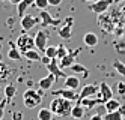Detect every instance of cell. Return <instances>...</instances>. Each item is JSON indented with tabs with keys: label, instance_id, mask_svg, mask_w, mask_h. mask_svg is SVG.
<instances>
[{
	"label": "cell",
	"instance_id": "1",
	"mask_svg": "<svg viewBox=\"0 0 125 120\" xmlns=\"http://www.w3.org/2000/svg\"><path fill=\"white\" fill-rule=\"evenodd\" d=\"M73 102L68 99H63V98H59L56 96L54 99L50 102V110L53 111V114H56L59 117H66V116H71V111H73Z\"/></svg>",
	"mask_w": 125,
	"mask_h": 120
},
{
	"label": "cell",
	"instance_id": "2",
	"mask_svg": "<svg viewBox=\"0 0 125 120\" xmlns=\"http://www.w3.org/2000/svg\"><path fill=\"white\" fill-rule=\"evenodd\" d=\"M23 102H24L26 107L30 108V110L35 108V107H38L42 102V90L38 92L35 89H27L23 93Z\"/></svg>",
	"mask_w": 125,
	"mask_h": 120
},
{
	"label": "cell",
	"instance_id": "3",
	"mask_svg": "<svg viewBox=\"0 0 125 120\" xmlns=\"http://www.w3.org/2000/svg\"><path fill=\"white\" fill-rule=\"evenodd\" d=\"M17 48L21 51V54L27 53L30 50H35V38H32L27 33H21L17 39Z\"/></svg>",
	"mask_w": 125,
	"mask_h": 120
},
{
	"label": "cell",
	"instance_id": "4",
	"mask_svg": "<svg viewBox=\"0 0 125 120\" xmlns=\"http://www.w3.org/2000/svg\"><path fill=\"white\" fill-rule=\"evenodd\" d=\"M73 23H74V18L68 17V18H65V24L62 27H59L57 33L63 41H69L71 36H73Z\"/></svg>",
	"mask_w": 125,
	"mask_h": 120
},
{
	"label": "cell",
	"instance_id": "5",
	"mask_svg": "<svg viewBox=\"0 0 125 120\" xmlns=\"http://www.w3.org/2000/svg\"><path fill=\"white\" fill-rule=\"evenodd\" d=\"M113 3V0H95L94 3L89 5V9H91L92 12L101 15L104 12H107V9L110 8V5Z\"/></svg>",
	"mask_w": 125,
	"mask_h": 120
},
{
	"label": "cell",
	"instance_id": "6",
	"mask_svg": "<svg viewBox=\"0 0 125 120\" xmlns=\"http://www.w3.org/2000/svg\"><path fill=\"white\" fill-rule=\"evenodd\" d=\"M53 96H59V98H63V99H68L71 102H78L80 101V96L75 93L74 90H69V89H60V90H53L51 92Z\"/></svg>",
	"mask_w": 125,
	"mask_h": 120
},
{
	"label": "cell",
	"instance_id": "7",
	"mask_svg": "<svg viewBox=\"0 0 125 120\" xmlns=\"http://www.w3.org/2000/svg\"><path fill=\"white\" fill-rule=\"evenodd\" d=\"M47 41H48V35L44 30H38L36 36H35V47H36V50L45 53V50H47Z\"/></svg>",
	"mask_w": 125,
	"mask_h": 120
},
{
	"label": "cell",
	"instance_id": "8",
	"mask_svg": "<svg viewBox=\"0 0 125 120\" xmlns=\"http://www.w3.org/2000/svg\"><path fill=\"white\" fill-rule=\"evenodd\" d=\"M82 50H83V48H77L75 51H69L66 56L59 62L60 68H62V69H65V68H71V66H73V65L75 63V59H77V56L80 54V51H82Z\"/></svg>",
	"mask_w": 125,
	"mask_h": 120
},
{
	"label": "cell",
	"instance_id": "9",
	"mask_svg": "<svg viewBox=\"0 0 125 120\" xmlns=\"http://www.w3.org/2000/svg\"><path fill=\"white\" fill-rule=\"evenodd\" d=\"M38 21H39V18L33 17V15H29V14H26V15L21 18V21H20V26H21L23 32H29L30 29H33V27L38 24Z\"/></svg>",
	"mask_w": 125,
	"mask_h": 120
},
{
	"label": "cell",
	"instance_id": "10",
	"mask_svg": "<svg viewBox=\"0 0 125 120\" xmlns=\"http://www.w3.org/2000/svg\"><path fill=\"white\" fill-rule=\"evenodd\" d=\"M59 62H60L59 59H53V60H51V63L47 66V69L50 71V74H53V75L56 77V80H57V78H66V74L62 71Z\"/></svg>",
	"mask_w": 125,
	"mask_h": 120
},
{
	"label": "cell",
	"instance_id": "11",
	"mask_svg": "<svg viewBox=\"0 0 125 120\" xmlns=\"http://www.w3.org/2000/svg\"><path fill=\"white\" fill-rule=\"evenodd\" d=\"M100 92V86L96 84H86L82 90H80V99H84V98H95V95Z\"/></svg>",
	"mask_w": 125,
	"mask_h": 120
},
{
	"label": "cell",
	"instance_id": "12",
	"mask_svg": "<svg viewBox=\"0 0 125 120\" xmlns=\"http://www.w3.org/2000/svg\"><path fill=\"white\" fill-rule=\"evenodd\" d=\"M39 21L42 26H59L60 21L57 18H53L48 11H41L39 12Z\"/></svg>",
	"mask_w": 125,
	"mask_h": 120
},
{
	"label": "cell",
	"instance_id": "13",
	"mask_svg": "<svg viewBox=\"0 0 125 120\" xmlns=\"http://www.w3.org/2000/svg\"><path fill=\"white\" fill-rule=\"evenodd\" d=\"M98 96L104 101V104L107 102V101L113 99V90H112V87L107 84V83H100V95H98Z\"/></svg>",
	"mask_w": 125,
	"mask_h": 120
},
{
	"label": "cell",
	"instance_id": "14",
	"mask_svg": "<svg viewBox=\"0 0 125 120\" xmlns=\"http://www.w3.org/2000/svg\"><path fill=\"white\" fill-rule=\"evenodd\" d=\"M54 81H56V77L53 75V74H48L47 77H44V78H41V80L38 81V86H39V89H41L42 92H47V90L51 89L53 84H54Z\"/></svg>",
	"mask_w": 125,
	"mask_h": 120
},
{
	"label": "cell",
	"instance_id": "15",
	"mask_svg": "<svg viewBox=\"0 0 125 120\" xmlns=\"http://www.w3.org/2000/svg\"><path fill=\"white\" fill-rule=\"evenodd\" d=\"M78 104H82L84 108H95V105H101L104 104V101L101 98H84V99H80Z\"/></svg>",
	"mask_w": 125,
	"mask_h": 120
},
{
	"label": "cell",
	"instance_id": "16",
	"mask_svg": "<svg viewBox=\"0 0 125 120\" xmlns=\"http://www.w3.org/2000/svg\"><path fill=\"white\" fill-rule=\"evenodd\" d=\"M35 3V0H23V2H20L18 5H17V14H18L20 18H23L26 15V12H27V9L30 8V5Z\"/></svg>",
	"mask_w": 125,
	"mask_h": 120
},
{
	"label": "cell",
	"instance_id": "17",
	"mask_svg": "<svg viewBox=\"0 0 125 120\" xmlns=\"http://www.w3.org/2000/svg\"><path fill=\"white\" fill-rule=\"evenodd\" d=\"M65 89H69V90H77L78 87H80V80L75 77V75H69V77H66L65 78Z\"/></svg>",
	"mask_w": 125,
	"mask_h": 120
},
{
	"label": "cell",
	"instance_id": "18",
	"mask_svg": "<svg viewBox=\"0 0 125 120\" xmlns=\"http://www.w3.org/2000/svg\"><path fill=\"white\" fill-rule=\"evenodd\" d=\"M8 57H9L11 60H15V62H18V60H21V57H23V54H21V51L17 48V45L15 44H9V51H8Z\"/></svg>",
	"mask_w": 125,
	"mask_h": 120
},
{
	"label": "cell",
	"instance_id": "19",
	"mask_svg": "<svg viewBox=\"0 0 125 120\" xmlns=\"http://www.w3.org/2000/svg\"><path fill=\"white\" fill-rule=\"evenodd\" d=\"M84 114H86L84 107H83L82 104H78V102H77V104L73 107V111H71V117L75 119V120H78V119H83V117H84Z\"/></svg>",
	"mask_w": 125,
	"mask_h": 120
},
{
	"label": "cell",
	"instance_id": "20",
	"mask_svg": "<svg viewBox=\"0 0 125 120\" xmlns=\"http://www.w3.org/2000/svg\"><path fill=\"white\" fill-rule=\"evenodd\" d=\"M83 42L86 47H95V45L98 44V36L92 32H87L84 36H83Z\"/></svg>",
	"mask_w": 125,
	"mask_h": 120
},
{
	"label": "cell",
	"instance_id": "21",
	"mask_svg": "<svg viewBox=\"0 0 125 120\" xmlns=\"http://www.w3.org/2000/svg\"><path fill=\"white\" fill-rule=\"evenodd\" d=\"M71 72L77 74V75H83V78H87V77H89L87 68L83 66V65H80V63H74L73 66H71Z\"/></svg>",
	"mask_w": 125,
	"mask_h": 120
},
{
	"label": "cell",
	"instance_id": "22",
	"mask_svg": "<svg viewBox=\"0 0 125 120\" xmlns=\"http://www.w3.org/2000/svg\"><path fill=\"white\" fill-rule=\"evenodd\" d=\"M105 107V111L107 113H113V111H118V110L122 107L119 101H116V99H110V101H107V102L104 104Z\"/></svg>",
	"mask_w": 125,
	"mask_h": 120
},
{
	"label": "cell",
	"instance_id": "23",
	"mask_svg": "<svg viewBox=\"0 0 125 120\" xmlns=\"http://www.w3.org/2000/svg\"><path fill=\"white\" fill-rule=\"evenodd\" d=\"M11 75V69L5 62H0V81H6Z\"/></svg>",
	"mask_w": 125,
	"mask_h": 120
},
{
	"label": "cell",
	"instance_id": "24",
	"mask_svg": "<svg viewBox=\"0 0 125 120\" xmlns=\"http://www.w3.org/2000/svg\"><path fill=\"white\" fill-rule=\"evenodd\" d=\"M53 111L50 108H41L38 111V120H53Z\"/></svg>",
	"mask_w": 125,
	"mask_h": 120
},
{
	"label": "cell",
	"instance_id": "25",
	"mask_svg": "<svg viewBox=\"0 0 125 120\" xmlns=\"http://www.w3.org/2000/svg\"><path fill=\"white\" fill-rule=\"evenodd\" d=\"M23 56L27 59V60H30V62H41V59H42L38 50H30V51H27V53H24Z\"/></svg>",
	"mask_w": 125,
	"mask_h": 120
},
{
	"label": "cell",
	"instance_id": "26",
	"mask_svg": "<svg viewBox=\"0 0 125 120\" xmlns=\"http://www.w3.org/2000/svg\"><path fill=\"white\" fill-rule=\"evenodd\" d=\"M15 93H17L15 84H8V86L5 87V98H6L8 101H11V99L15 96Z\"/></svg>",
	"mask_w": 125,
	"mask_h": 120
},
{
	"label": "cell",
	"instance_id": "27",
	"mask_svg": "<svg viewBox=\"0 0 125 120\" xmlns=\"http://www.w3.org/2000/svg\"><path fill=\"white\" fill-rule=\"evenodd\" d=\"M125 116L119 111V110H118V111H113V113H105L104 114V120H122Z\"/></svg>",
	"mask_w": 125,
	"mask_h": 120
},
{
	"label": "cell",
	"instance_id": "28",
	"mask_svg": "<svg viewBox=\"0 0 125 120\" xmlns=\"http://www.w3.org/2000/svg\"><path fill=\"white\" fill-rule=\"evenodd\" d=\"M45 54L47 57H50V59H57V47L56 45H50V47H47V50H45Z\"/></svg>",
	"mask_w": 125,
	"mask_h": 120
},
{
	"label": "cell",
	"instance_id": "29",
	"mask_svg": "<svg viewBox=\"0 0 125 120\" xmlns=\"http://www.w3.org/2000/svg\"><path fill=\"white\" fill-rule=\"evenodd\" d=\"M113 69H115L116 72H119L122 77H125V65H124L122 62L115 60V62H113Z\"/></svg>",
	"mask_w": 125,
	"mask_h": 120
},
{
	"label": "cell",
	"instance_id": "30",
	"mask_svg": "<svg viewBox=\"0 0 125 120\" xmlns=\"http://www.w3.org/2000/svg\"><path fill=\"white\" fill-rule=\"evenodd\" d=\"M35 6H36L39 11H47V8L50 6L48 5V0H35Z\"/></svg>",
	"mask_w": 125,
	"mask_h": 120
},
{
	"label": "cell",
	"instance_id": "31",
	"mask_svg": "<svg viewBox=\"0 0 125 120\" xmlns=\"http://www.w3.org/2000/svg\"><path fill=\"white\" fill-rule=\"evenodd\" d=\"M68 53H69V51L66 50L65 45H59V47H57V59H59V60H62V59H63L66 54H68Z\"/></svg>",
	"mask_w": 125,
	"mask_h": 120
},
{
	"label": "cell",
	"instance_id": "32",
	"mask_svg": "<svg viewBox=\"0 0 125 120\" xmlns=\"http://www.w3.org/2000/svg\"><path fill=\"white\" fill-rule=\"evenodd\" d=\"M116 89H118V92H119L121 96H125V83L124 81H119L118 86H116Z\"/></svg>",
	"mask_w": 125,
	"mask_h": 120
},
{
	"label": "cell",
	"instance_id": "33",
	"mask_svg": "<svg viewBox=\"0 0 125 120\" xmlns=\"http://www.w3.org/2000/svg\"><path fill=\"white\" fill-rule=\"evenodd\" d=\"M6 104H8V99L5 98L3 101H0V120L3 119V114H5V107H6Z\"/></svg>",
	"mask_w": 125,
	"mask_h": 120
},
{
	"label": "cell",
	"instance_id": "34",
	"mask_svg": "<svg viewBox=\"0 0 125 120\" xmlns=\"http://www.w3.org/2000/svg\"><path fill=\"white\" fill-rule=\"evenodd\" d=\"M51 60H53V59H50V57H47V56H44V57L41 59V63L45 65V66H48V65L51 63Z\"/></svg>",
	"mask_w": 125,
	"mask_h": 120
},
{
	"label": "cell",
	"instance_id": "35",
	"mask_svg": "<svg viewBox=\"0 0 125 120\" xmlns=\"http://www.w3.org/2000/svg\"><path fill=\"white\" fill-rule=\"evenodd\" d=\"M62 3V0H48V5L50 6H59Z\"/></svg>",
	"mask_w": 125,
	"mask_h": 120
},
{
	"label": "cell",
	"instance_id": "36",
	"mask_svg": "<svg viewBox=\"0 0 125 120\" xmlns=\"http://www.w3.org/2000/svg\"><path fill=\"white\" fill-rule=\"evenodd\" d=\"M91 120H104V116H101V114H94V116H91Z\"/></svg>",
	"mask_w": 125,
	"mask_h": 120
},
{
	"label": "cell",
	"instance_id": "37",
	"mask_svg": "<svg viewBox=\"0 0 125 120\" xmlns=\"http://www.w3.org/2000/svg\"><path fill=\"white\" fill-rule=\"evenodd\" d=\"M21 117H23L21 113H15V114H14V120H21Z\"/></svg>",
	"mask_w": 125,
	"mask_h": 120
},
{
	"label": "cell",
	"instance_id": "38",
	"mask_svg": "<svg viewBox=\"0 0 125 120\" xmlns=\"http://www.w3.org/2000/svg\"><path fill=\"white\" fill-rule=\"evenodd\" d=\"M8 2H11L12 5H18L20 2H23V0H8Z\"/></svg>",
	"mask_w": 125,
	"mask_h": 120
},
{
	"label": "cell",
	"instance_id": "39",
	"mask_svg": "<svg viewBox=\"0 0 125 120\" xmlns=\"http://www.w3.org/2000/svg\"><path fill=\"white\" fill-rule=\"evenodd\" d=\"M83 2H87V3H94L95 0H83Z\"/></svg>",
	"mask_w": 125,
	"mask_h": 120
},
{
	"label": "cell",
	"instance_id": "40",
	"mask_svg": "<svg viewBox=\"0 0 125 120\" xmlns=\"http://www.w3.org/2000/svg\"><path fill=\"white\" fill-rule=\"evenodd\" d=\"M113 2H115V3H122L124 0H113Z\"/></svg>",
	"mask_w": 125,
	"mask_h": 120
},
{
	"label": "cell",
	"instance_id": "41",
	"mask_svg": "<svg viewBox=\"0 0 125 120\" xmlns=\"http://www.w3.org/2000/svg\"><path fill=\"white\" fill-rule=\"evenodd\" d=\"M0 50H2V42H0Z\"/></svg>",
	"mask_w": 125,
	"mask_h": 120
},
{
	"label": "cell",
	"instance_id": "42",
	"mask_svg": "<svg viewBox=\"0 0 125 120\" xmlns=\"http://www.w3.org/2000/svg\"><path fill=\"white\" fill-rule=\"evenodd\" d=\"M0 2H6V0H0Z\"/></svg>",
	"mask_w": 125,
	"mask_h": 120
},
{
	"label": "cell",
	"instance_id": "43",
	"mask_svg": "<svg viewBox=\"0 0 125 120\" xmlns=\"http://www.w3.org/2000/svg\"><path fill=\"white\" fill-rule=\"evenodd\" d=\"M0 92H2V87H0Z\"/></svg>",
	"mask_w": 125,
	"mask_h": 120
},
{
	"label": "cell",
	"instance_id": "44",
	"mask_svg": "<svg viewBox=\"0 0 125 120\" xmlns=\"http://www.w3.org/2000/svg\"><path fill=\"white\" fill-rule=\"evenodd\" d=\"M122 120H125V117H124V119H122Z\"/></svg>",
	"mask_w": 125,
	"mask_h": 120
}]
</instances>
